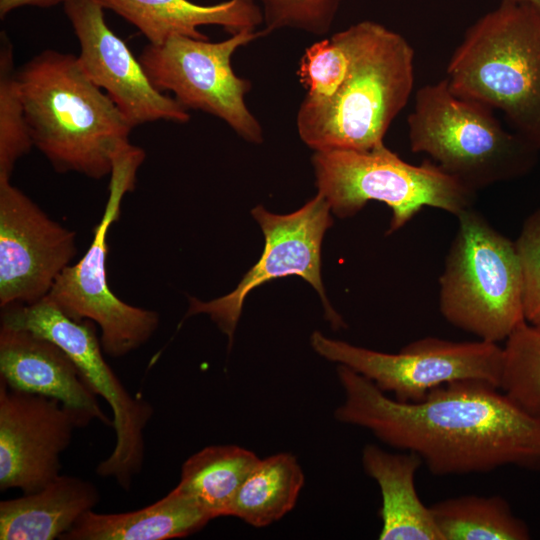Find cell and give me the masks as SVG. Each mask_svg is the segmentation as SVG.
<instances>
[{
	"label": "cell",
	"mask_w": 540,
	"mask_h": 540,
	"mask_svg": "<svg viewBox=\"0 0 540 540\" xmlns=\"http://www.w3.org/2000/svg\"><path fill=\"white\" fill-rule=\"evenodd\" d=\"M337 376L345 399L334 418L416 453L433 475L540 469V419L489 382L453 381L419 402L404 403L347 366L339 365Z\"/></svg>",
	"instance_id": "6da1fadb"
},
{
	"label": "cell",
	"mask_w": 540,
	"mask_h": 540,
	"mask_svg": "<svg viewBox=\"0 0 540 540\" xmlns=\"http://www.w3.org/2000/svg\"><path fill=\"white\" fill-rule=\"evenodd\" d=\"M34 146L59 173L110 176L133 129L83 71L78 56L47 49L17 69Z\"/></svg>",
	"instance_id": "7a4b0ae2"
},
{
	"label": "cell",
	"mask_w": 540,
	"mask_h": 540,
	"mask_svg": "<svg viewBox=\"0 0 540 540\" xmlns=\"http://www.w3.org/2000/svg\"><path fill=\"white\" fill-rule=\"evenodd\" d=\"M458 95L502 112L540 151V9L501 0L465 32L446 69Z\"/></svg>",
	"instance_id": "3957f363"
},
{
	"label": "cell",
	"mask_w": 540,
	"mask_h": 540,
	"mask_svg": "<svg viewBox=\"0 0 540 540\" xmlns=\"http://www.w3.org/2000/svg\"><path fill=\"white\" fill-rule=\"evenodd\" d=\"M350 71L328 101H302L296 125L301 140L315 151L367 150L384 143L414 86V50L399 33L364 20Z\"/></svg>",
	"instance_id": "277c9868"
},
{
	"label": "cell",
	"mask_w": 540,
	"mask_h": 540,
	"mask_svg": "<svg viewBox=\"0 0 540 540\" xmlns=\"http://www.w3.org/2000/svg\"><path fill=\"white\" fill-rule=\"evenodd\" d=\"M411 151L425 153L473 191L522 178L539 150L506 130L489 106L458 95L444 78L420 87L407 118Z\"/></svg>",
	"instance_id": "5b68a950"
},
{
	"label": "cell",
	"mask_w": 540,
	"mask_h": 540,
	"mask_svg": "<svg viewBox=\"0 0 540 540\" xmlns=\"http://www.w3.org/2000/svg\"><path fill=\"white\" fill-rule=\"evenodd\" d=\"M439 278V310L480 340L505 341L523 321L522 275L515 241L474 208L462 212Z\"/></svg>",
	"instance_id": "8992f818"
},
{
	"label": "cell",
	"mask_w": 540,
	"mask_h": 540,
	"mask_svg": "<svg viewBox=\"0 0 540 540\" xmlns=\"http://www.w3.org/2000/svg\"><path fill=\"white\" fill-rule=\"evenodd\" d=\"M311 161L318 193L336 216H353L371 200L382 202L392 213L387 235L401 229L424 207L457 217L473 208L476 198L475 191L435 162L410 164L384 143L367 150H319Z\"/></svg>",
	"instance_id": "52a82bcc"
},
{
	"label": "cell",
	"mask_w": 540,
	"mask_h": 540,
	"mask_svg": "<svg viewBox=\"0 0 540 540\" xmlns=\"http://www.w3.org/2000/svg\"><path fill=\"white\" fill-rule=\"evenodd\" d=\"M144 159V150L133 144L115 158L108 199L101 220L93 228L92 242L77 263L63 270L46 296L71 319L97 324L103 351L111 357L137 350L159 326L156 311L127 304L111 291L106 270L107 234L120 217L125 194L135 188L137 170Z\"/></svg>",
	"instance_id": "ba28073f"
},
{
	"label": "cell",
	"mask_w": 540,
	"mask_h": 540,
	"mask_svg": "<svg viewBox=\"0 0 540 540\" xmlns=\"http://www.w3.org/2000/svg\"><path fill=\"white\" fill-rule=\"evenodd\" d=\"M1 324L31 331L56 343L77 365L95 394L109 404L116 444L98 464L96 473L129 490L143 466L144 431L154 408L142 397L132 395L106 362L95 323L71 319L44 297L32 304L1 308Z\"/></svg>",
	"instance_id": "9c48e42d"
},
{
	"label": "cell",
	"mask_w": 540,
	"mask_h": 540,
	"mask_svg": "<svg viewBox=\"0 0 540 540\" xmlns=\"http://www.w3.org/2000/svg\"><path fill=\"white\" fill-rule=\"evenodd\" d=\"M261 36L263 30H242L219 42L174 36L147 44L138 59L156 89L172 92L187 110L211 114L258 144L263 129L245 102L252 85L235 74L231 59L238 48Z\"/></svg>",
	"instance_id": "30bf717a"
},
{
	"label": "cell",
	"mask_w": 540,
	"mask_h": 540,
	"mask_svg": "<svg viewBox=\"0 0 540 540\" xmlns=\"http://www.w3.org/2000/svg\"><path fill=\"white\" fill-rule=\"evenodd\" d=\"M310 342L321 357L351 368L399 402H419L430 390L458 380L500 385L503 349L498 343L425 337L398 353H384L327 338L319 331Z\"/></svg>",
	"instance_id": "8fae6325"
},
{
	"label": "cell",
	"mask_w": 540,
	"mask_h": 540,
	"mask_svg": "<svg viewBox=\"0 0 540 540\" xmlns=\"http://www.w3.org/2000/svg\"><path fill=\"white\" fill-rule=\"evenodd\" d=\"M330 211V205L321 193L291 214L278 215L268 212L261 205L255 207L252 216L259 223L265 238L259 261L231 293L209 302L191 298L186 316L209 315L228 337L230 348L249 292L267 281L297 275L319 293L325 318L332 327H345L342 318L331 307L321 280V243L326 230L333 224Z\"/></svg>",
	"instance_id": "7c38bea8"
},
{
	"label": "cell",
	"mask_w": 540,
	"mask_h": 540,
	"mask_svg": "<svg viewBox=\"0 0 540 540\" xmlns=\"http://www.w3.org/2000/svg\"><path fill=\"white\" fill-rule=\"evenodd\" d=\"M93 420L58 399L11 389L0 379V490L33 493L56 479L74 431Z\"/></svg>",
	"instance_id": "4fadbf2b"
},
{
	"label": "cell",
	"mask_w": 540,
	"mask_h": 540,
	"mask_svg": "<svg viewBox=\"0 0 540 540\" xmlns=\"http://www.w3.org/2000/svg\"><path fill=\"white\" fill-rule=\"evenodd\" d=\"M77 253L76 233L52 220L10 180L0 181V307L51 291Z\"/></svg>",
	"instance_id": "5bb4252c"
},
{
	"label": "cell",
	"mask_w": 540,
	"mask_h": 540,
	"mask_svg": "<svg viewBox=\"0 0 540 540\" xmlns=\"http://www.w3.org/2000/svg\"><path fill=\"white\" fill-rule=\"evenodd\" d=\"M64 12L79 41V63L87 77L115 103L134 128L159 120L186 123L188 110L159 91L139 59L107 25L96 0H69Z\"/></svg>",
	"instance_id": "9a60e30c"
},
{
	"label": "cell",
	"mask_w": 540,
	"mask_h": 540,
	"mask_svg": "<svg viewBox=\"0 0 540 540\" xmlns=\"http://www.w3.org/2000/svg\"><path fill=\"white\" fill-rule=\"evenodd\" d=\"M0 379L9 388L58 399L113 427L98 396L77 365L53 341L31 331L1 324Z\"/></svg>",
	"instance_id": "2e32d148"
},
{
	"label": "cell",
	"mask_w": 540,
	"mask_h": 540,
	"mask_svg": "<svg viewBox=\"0 0 540 540\" xmlns=\"http://www.w3.org/2000/svg\"><path fill=\"white\" fill-rule=\"evenodd\" d=\"M96 1L134 25L150 44H161L174 36L208 40L199 31L206 25H218L235 34L256 30L263 24L262 9L253 0H227L213 5L189 0Z\"/></svg>",
	"instance_id": "e0dca14e"
},
{
	"label": "cell",
	"mask_w": 540,
	"mask_h": 540,
	"mask_svg": "<svg viewBox=\"0 0 540 540\" xmlns=\"http://www.w3.org/2000/svg\"><path fill=\"white\" fill-rule=\"evenodd\" d=\"M100 498L92 482L60 474L36 492L0 502V539H61Z\"/></svg>",
	"instance_id": "ac0fdd59"
},
{
	"label": "cell",
	"mask_w": 540,
	"mask_h": 540,
	"mask_svg": "<svg viewBox=\"0 0 540 540\" xmlns=\"http://www.w3.org/2000/svg\"><path fill=\"white\" fill-rule=\"evenodd\" d=\"M423 461L413 452L390 453L377 445L362 450V466L380 489L381 540H443L430 507L420 500L415 475Z\"/></svg>",
	"instance_id": "d6986e66"
},
{
	"label": "cell",
	"mask_w": 540,
	"mask_h": 540,
	"mask_svg": "<svg viewBox=\"0 0 540 540\" xmlns=\"http://www.w3.org/2000/svg\"><path fill=\"white\" fill-rule=\"evenodd\" d=\"M212 517L177 486L139 510L85 513L61 540H167L189 536Z\"/></svg>",
	"instance_id": "ffe728a7"
},
{
	"label": "cell",
	"mask_w": 540,
	"mask_h": 540,
	"mask_svg": "<svg viewBox=\"0 0 540 540\" xmlns=\"http://www.w3.org/2000/svg\"><path fill=\"white\" fill-rule=\"evenodd\" d=\"M259 459L237 445L207 446L183 463L177 487L212 519L231 516L236 495Z\"/></svg>",
	"instance_id": "44dd1931"
},
{
	"label": "cell",
	"mask_w": 540,
	"mask_h": 540,
	"mask_svg": "<svg viewBox=\"0 0 540 540\" xmlns=\"http://www.w3.org/2000/svg\"><path fill=\"white\" fill-rule=\"evenodd\" d=\"M304 482L293 454L259 459L236 495L231 516L257 528L268 526L294 508Z\"/></svg>",
	"instance_id": "7402d4cb"
},
{
	"label": "cell",
	"mask_w": 540,
	"mask_h": 540,
	"mask_svg": "<svg viewBox=\"0 0 540 540\" xmlns=\"http://www.w3.org/2000/svg\"><path fill=\"white\" fill-rule=\"evenodd\" d=\"M430 510L443 540H527V524L498 495H463L436 502Z\"/></svg>",
	"instance_id": "603a6c76"
},
{
	"label": "cell",
	"mask_w": 540,
	"mask_h": 540,
	"mask_svg": "<svg viewBox=\"0 0 540 540\" xmlns=\"http://www.w3.org/2000/svg\"><path fill=\"white\" fill-rule=\"evenodd\" d=\"M362 31L360 21L305 50L297 71L300 83L307 90L303 101L323 103L336 94L350 71Z\"/></svg>",
	"instance_id": "cb8c5ba5"
},
{
	"label": "cell",
	"mask_w": 540,
	"mask_h": 540,
	"mask_svg": "<svg viewBox=\"0 0 540 540\" xmlns=\"http://www.w3.org/2000/svg\"><path fill=\"white\" fill-rule=\"evenodd\" d=\"M502 349L499 389L526 413L540 419V329L521 322Z\"/></svg>",
	"instance_id": "d4e9b609"
},
{
	"label": "cell",
	"mask_w": 540,
	"mask_h": 540,
	"mask_svg": "<svg viewBox=\"0 0 540 540\" xmlns=\"http://www.w3.org/2000/svg\"><path fill=\"white\" fill-rule=\"evenodd\" d=\"M34 146L14 66L13 45L0 36V181L10 180L16 162Z\"/></svg>",
	"instance_id": "484cf974"
},
{
	"label": "cell",
	"mask_w": 540,
	"mask_h": 540,
	"mask_svg": "<svg viewBox=\"0 0 540 540\" xmlns=\"http://www.w3.org/2000/svg\"><path fill=\"white\" fill-rule=\"evenodd\" d=\"M264 33L282 28L326 34L343 0H261Z\"/></svg>",
	"instance_id": "4316f807"
},
{
	"label": "cell",
	"mask_w": 540,
	"mask_h": 540,
	"mask_svg": "<svg viewBox=\"0 0 540 540\" xmlns=\"http://www.w3.org/2000/svg\"><path fill=\"white\" fill-rule=\"evenodd\" d=\"M515 246L522 275L524 319L540 329V208L525 219Z\"/></svg>",
	"instance_id": "83f0119b"
},
{
	"label": "cell",
	"mask_w": 540,
	"mask_h": 540,
	"mask_svg": "<svg viewBox=\"0 0 540 540\" xmlns=\"http://www.w3.org/2000/svg\"><path fill=\"white\" fill-rule=\"evenodd\" d=\"M69 0H0V17L3 19L10 12L25 6L52 7L58 4H65Z\"/></svg>",
	"instance_id": "f1b7e54d"
},
{
	"label": "cell",
	"mask_w": 540,
	"mask_h": 540,
	"mask_svg": "<svg viewBox=\"0 0 540 540\" xmlns=\"http://www.w3.org/2000/svg\"><path fill=\"white\" fill-rule=\"evenodd\" d=\"M505 1L529 4L540 9V0H505Z\"/></svg>",
	"instance_id": "f546056e"
}]
</instances>
